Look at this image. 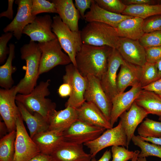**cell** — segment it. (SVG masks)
<instances>
[{"mask_svg":"<svg viewBox=\"0 0 161 161\" xmlns=\"http://www.w3.org/2000/svg\"><path fill=\"white\" fill-rule=\"evenodd\" d=\"M113 48L83 44L75 58L76 67L83 77L93 75L100 80L106 71Z\"/></svg>","mask_w":161,"mask_h":161,"instance_id":"6da1fadb","label":"cell"},{"mask_svg":"<svg viewBox=\"0 0 161 161\" xmlns=\"http://www.w3.org/2000/svg\"><path fill=\"white\" fill-rule=\"evenodd\" d=\"M21 57L25 61L23 67L25 70L23 78L15 86L17 93L27 95L30 93L36 86L39 75V69L41 52L38 44L30 40L20 48Z\"/></svg>","mask_w":161,"mask_h":161,"instance_id":"7a4b0ae2","label":"cell"},{"mask_svg":"<svg viewBox=\"0 0 161 161\" xmlns=\"http://www.w3.org/2000/svg\"><path fill=\"white\" fill-rule=\"evenodd\" d=\"M83 44L96 46H107L118 49L120 37L117 30L105 23H88L80 31Z\"/></svg>","mask_w":161,"mask_h":161,"instance_id":"3957f363","label":"cell"},{"mask_svg":"<svg viewBox=\"0 0 161 161\" xmlns=\"http://www.w3.org/2000/svg\"><path fill=\"white\" fill-rule=\"evenodd\" d=\"M50 81L49 79L41 81L29 94H19L16 97V101L22 104L30 113L37 112L48 121L50 113L56 106L51 100L45 97L50 93L48 89Z\"/></svg>","mask_w":161,"mask_h":161,"instance_id":"277c9868","label":"cell"},{"mask_svg":"<svg viewBox=\"0 0 161 161\" xmlns=\"http://www.w3.org/2000/svg\"><path fill=\"white\" fill-rule=\"evenodd\" d=\"M52 20V31L56 35L62 49L76 67V55L83 45L80 31L71 30L58 15L53 17Z\"/></svg>","mask_w":161,"mask_h":161,"instance_id":"5b68a950","label":"cell"},{"mask_svg":"<svg viewBox=\"0 0 161 161\" xmlns=\"http://www.w3.org/2000/svg\"><path fill=\"white\" fill-rule=\"evenodd\" d=\"M38 44L41 52L39 69V75L58 65H67L72 63L68 55L62 51L57 38Z\"/></svg>","mask_w":161,"mask_h":161,"instance_id":"8992f818","label":"cell"},{"mask_svg":"<svg viewBox=\"0 0 161 161\" xmlns=\"http://www.w3.org/2000/svg\"><path fill=\"white\" fill-rule=\"evenodd\" d=\"M64 83H68L71 89V93L65 104V107L75 109L80 107L85 101L84 94L87 85L86 77L82 76L77 68L72 63L65 66V73L63 76Z\"/></svg>","mask_w":161,"mask_h":161,"instance_id":"52a82bcc","label":"cell"},{"mask_svg":"<svg viewBox=\"0 0 161 161\" xmlns=\"http://www.w3.org/2000/svg\"><path fill=\"white\" fill-rule=\"evenodd\" d=\"M83 145L89 149L92 158L95 157L100 151L109 146L121 145L128 148L127 136L120 120L115 127L107 129L97 138Z\"/></svg>","mask_w":161,"mask_h":161,"instance_id":"ba28073f","label":"cell"},{"mask_svg":"<svg viewBox=\"0 0 161 161\" xmlns=\"http://www.w3.org/2000/svg\"><path fill=\"white\" fill-rule=\"evenodd\" d=\"M20 114L16 122V136L13 161H28L40 152L27 133Z\"/></svg>","mask_w":161,"mask_h":161,"instance_id":"9c48e42d","label":"cell"},{"mask_svg":"<svg viewBox=\"0 0 161 161\" xmlns=\"http://www.w3.org/2000/svg\"><path fill=\"white\" fill-rule=\"evenodd\" d=\"M85 77L87 82L84 94L85 101L95 104L110 121L112 101L103 89L100 80L91 75H89Z\"/></svg>","mask_w":161,"mask_h":161,"instance_id":"30bf717a","label":"cell"},{"mask_svg":"<svg viewBox=\"0 0 161 161\" xmlns=\"http://www.w3.org/2000/svg\"><path fill=\"white\" fill-rule=\"evenodd\" d=\"M105 129L78 119L63 132V134L65 141L83 144L97 138Z\"/></svg>","mask_w":161,"mask_h":161,"instance_id":"8fae6325","label":"cell"},{"mask_svg":"<svg viewBox=\"0 0 161 161\" xmlns=\"http://www.w3.org/2000/svg\"><path fill=\"white\" fill-rule=\"evenodd\" d=\"M15 86L9 89H0V114L9 132L15 130L20 113L16 103Z\"/></svg>","mask_w":161,"mask_h":161,"instance_id":"7c38bea8","label":"cell"},{"mask_svg":"<svg viewBox=\"0 0 161 161\" xmlns=\"http://www.w3.org/2000/svg\"><path fill=\"white\" fill-rule=\"evenodd\" d=\"M17 12L12 21L3 29L5 33L11 32L18 40L22 36L24 28L32 23L37 17L31 13L32 0H17Z\"/></svg>","mask_w":161,"mask_h":161,"instance_id":"4fadbf2b","label":"cell"},{"mask_svg":"<svg viewBox=\"0 0 161 161\" xmlns=\"http://www.w3.org/2000/svg\"><path fill=\"white\" fill-rule=\"evenodd\" d=\"M124 61L117 49H113L109 58L107 69L100 80L103 89L112 101L118 94L116 83L117 72Z\"/></svg>","mask_w":161,"mask_h":161,"instance_id":"5bb4252c","label":"cell"},{"mask_svg":"<svg viewBox=\"0 0 161 161\" xmlns=\"http://www.w3.org/2000/svg\"><path fill=\"white\" fill-rule=\"evenodd\" d=\"M53 20L46 14L36 17L34 21L24 29L23 34L28 35L30 41L38 43L47 42L57 38L52 31Z\"/></svg>","mask_w":161,"mask_h":161,"instance_id":"9a60e30c","label":"cell"},{"mask_svg":"<svg viewBox=\"0 0 161 161\" xmlns=\"http://www.w3.org/2000/svg\"><path fill=\"white\" fill-rule=\"evenodd\" d=\"M142 90L139 83L132 86L128 91L118 94L112 99L110 122L112 127L120 116L130 109Z\"/></svg>","mask_w":161,"mask_h":161,"instance_id":"2e32d148","label":"cell"},{"mask_svg":"<svg viewBox=\"0 0 161 161\" xmlns=\"http://www.w3.org/2000/svg\"><path fill=\"white\" fill-rule=\"evenodd\" d=\"M50 155L54 161H91L90 154L86 153L83 144L64 141L58 146Z\"/></svg>","mask_w":161,"mask_h":161,"instance_id":"e0dca14e","label":"cell"},{"mask_svg":"<svg viewBox=\"0 0 161 161\" xmlns=\"http://www.w3.org/2000/svg\"><path fill=\"white\" fill-rule=\"evenodd\" d=\"M117 50L123 58L129 63L142 67L147 62L145 48L138 40L120 37Z\"/></svg>","mask_w":161,"mask_h":161,"instance_id":"ac0fdd59","label":"cell"},{"mask_svg":"<svg viewBox=\"0 0 161 161\" xmlns=\"http://www.w3.org/2000/svg\"><path fill=\"white\" fill-rule=\"evenodd\" d=\"M143 108L134 102L128 111L123 112L120 116L127 137V148L138 126L148 115Z\"/></svg>","mask_w":161,"mask_h":161,"instance_id":"d6986e66","label":"cell"},{"mask_svg":"<svg viewBox=\"0 0 161 161\" xmlns=\"http://www.w3.org/2000/svg\"><path fill=\"white\" fill-rule=\"evenodd\" d=\"M76 110L79 120L106 129L113 128L101 111L92 102L85 101Z\"/></svg>","mask_w":161,"mask_h":161,"instance_id":"ffe728a7","label":"cell"},{"mask_svg":"<svg viewBox=\"0 0 161 161\" xmlns=\"http://www.w3.org/2000/svg\"><path fill=\"white\" fill-rule=\"evenodd\" d=\"M132 17L108 11L99 7L93 0L90 10L85 14L84 19L88 22H100L116 28L122 21Z\"/></svg>","mask_w":161,"mask_h":161,"instance_id":"44dd1931","label":"cell"},{"mask_svg":"<svg viewBox=\"0 0 161 161\" xmlns=\"http://www.w3.org/2000/svg\"><path fill=\"white\" fill-rule=\"evenodd\" d=\"M141 66L124 60L117 75L116 83L118 94L124 92L129 86L132 87L140 83Z\"/></svg>","mask_w":161,"mask_h":161,"instance_id":"7402d4cb","label":"cell"},{"mask_svg":"<svg viewBox=\"0 0 161 161\" xmlns=\"http://www.w3.org/2000/svg\"><path fill=\"white\" fill-rule=\"evenodd\" d=\"M78 119L76 109L68 106L62 110L54 109L50 113L48 122V130L63 132Z\"/></svg>","mask_w":161,"mask_h":161,"instance_id":"603a6c76","label":"cell"},{"mask_svg":"<svg viewBox=\"0 0 161 161\" xmlns=\"http://www.w3.org/2000/svg\"><path fill=\"white\" fill-rule=\"evenodd\" d=\"M57 13L62 21L70 29L74 31H79L78 21L80 17L72 0H52Z\"/></svg>","mask_w":161,"mask_h":161,"instance_id":"cb8c5ba5","label":"cell"},{"mask_svg":"<svg viewBox=\"0 0 161 161\" xmlns=\"http://www.w3.org/2000/svg\"><path fill=\"white\" fill-rule=\"evenodd\" d=\"M40 152L50 155L53 150L65 141L63 132L47 130L38 133L32 138Z\"/></svg>","mask_w":161,"mask_h":161,"instance_id":"d4e9b609","label":"cell"},{"mask_svg":"<svg viewBox=\"0 0 161 161\" xmlns=\"http://www.w3.org/2000/svg\"><path fill=\"white\" fill-rule=\"evenodd\" d=\"M23 120L24 121L29 130L31 138L36 134L48 130V120L40 114L30 113L21 103L16 101Z\"/></svg>","mask_w":161,"mask_h":161,"instance_id":"484cf974","label":"cell"},{"mask_svg":"<svg viewBox=\"0 0 161 161\" xmlns=\"http://www.w3.org/2000/svg\"><path fill=\"white\" fill-rule=\"evenodd\" d=\"M144 20L132 17L121 22L116 28L120 37L139 40L145 33L143 30Z\"/></svg>","mask_w":161,"mask_h":161,"instance_id":"4316f807","label":"cell"},{"mask_svg":"<svg viewBox=\"0 0 161 161\" xmlns=\"http://www.w3.org/2000/svg\"><path fill=\"white\" fill-rule=\"evenodd\" d=\"M134 102L148 114L161 117V96L155 93L142 89Z\"/></svg>","mask_w":161,"mask_h":161,"instance_id":"83f0119b","label":"cell"},{"mask_svg":"<svg viewBox=\"0 0 161 161\" xmlns=\"http://www.w3.org/2000/svg\"><path fill=\"white\" fill-rule=\"evenodd\" d=\"M9 53L5 63L0 66V86L5 89L11 88L14 84L12 74L16 70V68L13 66L12 62L15 57V46L12 43L9 45Z\"/></svg>","mask_w":161,"mask_h":161,"instance_id":"f1b7e54d","label":"cell"},{"mask_svg":"<svg viewBox=\"0 0 161 161\" xmlns=\"http://www.w3.org/2000/svg\"><path fill=\"white\" fill-rule=\"evenodd\" d=\"M122 14L137 17L144 20L153 16L161 15V2L153 5H127Z\"/></svg>","mask_w":161,"mask_h":161,"instance_id":"f546056e","label":"cell"},{"mask_svg":"<svg viewBox=\"0 0 161 161\" xmlns=\"http://www.w3.org/2000/svg\"><path fill=\"white\" fill-rule=\"evenodd\" d=\"M16 130L7 134L0 140V161H13L15 153Z\"/></svg>","mask_w":161,"mask_h":161,"instance_id":"4dcf8cb0","label":"cell"},{"mask_svg":"<svg viewBox=\"0 0 161 161\" xmlns=\"http://www.w3.org/2000/svg\"><path fill=\"white\" fill-rule=\"evenodd\" d=\"M134 144L139 147L141 151L138 158H144L154 156L161 158V146L149 143L142 140L139 135H133L131 140Z\"/></svg>","mask_w":161,"mask_h":161,"instance_id":"1f68e13d","label":"cell"},{"mask_svg":"<svg viewBox=\"0 0 161 161\" xmlns=\"http://www.w3.org/2000/svg\"><path fill=\"white\" fill-rule=\"evenodd\" d=\"M140 137L161 138V121H157L146 118L137 130Z\"/></svg>","mask_w":161,"mask_h":161,"instance_id":"d6a6232c","label":"cell"},{"mask_svg":"<svg viewBox=\"0 0 161 161\" xmlns=\"http://www.w3.org/2000/svg\"><path fill=\"white\" fill-rule=\"evenodd\" d=\"M141 67L140 83L142 87L161 78L159 74L156 63L146 62Z\"/></svg>","mask_w":161,"mask_h":161,"instance_id":"836d02e7","label":"cell"},{"mask_svg":"<svg viewBox=\"0 0 161 161\" xmlns=\"http://www.w3.org/2000/svg\"><path fill=\"white\" fill-rule=\"evenodd\" d=\"M100 7L110 12L122 14L126 5L120 0H95Z\"/></svg>","mask_w":161,"mask_h":161,"instance_id":"e575fe53","label":"cell"},{"mask_svg":"<svg viewBox=\"0 0 161 161\" xmlns=\"http://www.w3.org/2000/svg\"><path fill=\"white\" fill-rule=\"evenodd\" d=\"M32 14L35 16L41 13H57L55 4L46 0H32Z\"/></svg>","mask_w":161,"mask_h":161,"instance_id":"d590c367","label":"cell"},{"mask_svg":"<svg viewBox=\"0 0 161 161\" xmlns=\"http://www.w3.org/2000/svg\"><path fill=\"white\" fill-rule=\"evenodd\" d=\"M138 41L145 48L161 46V31L145 33Z\"/></svg>","mask_w":161,"mask_h":161,"instance_id":"8d00e7d4","label":"cell"},{"mask_svg":"<svg viewBox=\"0 0 161 161\" xmlns=\"http://www.w3.org/2000/svg\"><path fill=\"white\" fill-rule=\"evenodd\" d=\"M112 161H128L132 159L135 152L130 151L123 146H114L112 147Z\"/></svg>","mask_w":161,"mask_h":161,"instance_id":"74e56055","label":"cell"},{"mask_svg":"<svg viewBox=\"0 0 161 161\" xmlns=\"http://www.w3.org/2000/svg\"><path fill=\"white\" fill-rule=\"evenodd\" d=\"M143 28L145 33L161 31V15L153 16L144 19Z\"/></svg>","mask_w":161,"mask_h":161,"instance_id":"f35d334b","label":"cell"},{"mask_svg":"<svg viewBox=\"0 0 161 161\" xmlns=\"http://www.w3.org/2000/svg\"><path fill=\"white\" fill-rule=\"evenodd\" d=\"M13 35L12 33L7 32L2 34L0 37V63L2 64L9 54V48L7 46V44L11 39Z\"/></svg>","mask_w":161,"mask_h":161,"instance_id":"ab89813d","label":"cell"},{"mask_svg":"<svg viewBox=\"0 0 161 161\" xmlns=\"http://www.w3.org/2000/svg\"><path fill=\"white\" fill-rule=\"evenodd\" d=\"M147 62L156 63L161 60V46L145 48Z\"/></svg>","mask_w":161,"mask_h":161,"instance_id":"60d3db41","label":"cell"},{"mask_svg":"<svg viewBox=\"0 0 161 161\" xmlns=\"http://www.w3.org/2000/svg\"><path fill=\"white\" fill-rule=\"evenodd\" d=\"M93 0H75V5L79 11L80 16L84 19L85 12L88 8L90 9Z\"/></svg>","mask_w":161,"mask_h":161,"instance_id":"b9f144b4","label":"cell"},{"mask_svg":"<svg viewBox=\"0 0 161 161\" xmlns=\"http://www.w3.org/2000/svg\"><path fill=\"white\" fill-rule=\"evenodd\" d=\"M142 89L154 92L161 96V78L142 87Z\"/></svg>","mask_w":161,"mask_h":161,"instance_id":"7bdbcfd3","label":"cell"},{"mask_svg":"<svg viewBox=\"0 0 161 161\" xmlns=\"http://www.w3.org/2000/svg\"><path fill=\"white\" fill-rule=\"evenodd\" d=\"M123 3L126 5L142 4H156L161 2L160 0H123Z\"/></svg>","mask_w":161,"mask_h":161,"instance_id":"ee69618b","label":"cell"},{"mask_svg":"<svg viewBox=\"0 0 161 161\" xmlns=\"http://www.w3.org/2000/svg\"><path fill=\"white\" fill-rule=\"evenodd\" d=\"M58 92L59 96L61 97L64 98L69 96L71 93V89L70 85L68 83H64L59 87Z\"/></svg>","mask_w":161,"mask_h":161,"instance_id":"f6af8a7d","label":"cell"},{"mask_svg":"<svg viewBox=\"0 0 161 161\" xmlns=\"http://www.w3.org/2000/svg\"><path fill=\"white\" fill-rule=\"evenodd\" d=\"M14 1V0H8V8L7 10L3 11L0 14V17H6L10 19H13V5Z\"/></svg>","mask_w":161,"mask_h":161,"instance_id":"bcb514c9","label":"cell"},{"mask_svg":"<svg viewBox=\"0 0 161 161\" xmlns=\"http://www.w3.org/2000/svg\"><path fill=\"white\" fill-rule=\"evenodd\" d=\"M28 161H54L50 155L39 153Z\"/></svg>","mask_w":161,"mask_h":161,"instance_id":"7dc6e473","label":"cell"},{"mask_svg":"<svg viewBox=\"0 0 161 161\" xmlns=\"http://www.w3.org/2000/svg\"><path fill=\"white\" fill-rule=\"evenodd\" d=\"M111 157V151L107 150L99 160H97L95 157L92 158L91 161H110Z\"/></svg>","mask_w":161,"mask_h":161,"instance_id":"c3c4849f","label":"cell"},{"mask_svg":"<svg viewBox=\"0 0 161 161\" xmlns=\"http://www.w3.org/2000/svg\"><path fill=\"white\" fill-rule=\"evenodd\" d=\"M140 138L146 142H149L154 144L158 145L161 146V138L155 137H147L144 138L140 137Z\"/></svg>","mask_w":161,"mask_h":161,"instance_id":"681fc988","label":"cell"},{"mask_svg":"<svg viewBox=\"0 0 161 161\" xmlns=\"http://www.w3.org/2000/svg\"><path fill=\"white\" fill-rule=\"evenodd\" d=\"M0 136L2 137L7 134V132L8 131L7 129L5 123L4 122L0 121Z\"/></svg>","mask_w":161,"mask_h":161,"instance_id":"f907efd6","label":"cell"},{"mask_svg":"<svg viewBox=\"0 0 161 161\" xmlns=\"http://www.w3.org/2000/svg\"><path fill=\"white\" fill-rule=\"evenodd\" d=\"M134 154L131 161H137L138 159V155L140 153V151L138 150H136L134 151Z\"/></svg>","mask_w":161,"mask_h":161,"instance_id":"816d5d0a","label":"cell"},{"mask_svg":"<svg viewBox=\"0 0 161 161\" xmlns=\"http://www.w3.org/2000/svg\"><path fill=\"white\" fill-rule=\"evenodd\" d=\"M159 75L161 78V60L156 63Z\"/></svg>","mask_w":161,"mask_h":161,"instance_id":"f5cc1de1","label":"cell"},{"mask_svg":"<svg viewBox=\"0 0 161 161\" xmlns=\"http://www.w3.org/2000/svg\"><path fill=\"white\" fill-rule=\"evenodd\" d=\"M137 161H147L146 158H138Z\"/></svg>","mask_w":161,"mask_h":161,"instance_id":"db71d44e","label":"cell"},{"mask_svg":"<svg viewBox=\"0 0 161 161\" xmlns=\"http://www.w3.org/2000/svg\"><path fill=\"white\" fill-rule=\"evenodd\" d=\"M159 120L160 121H161V117H159Z\"/></svg>","mask_w":161,"mask_h":161,"instance_id":"11a10c76","label":"cell"}]
</instances>
